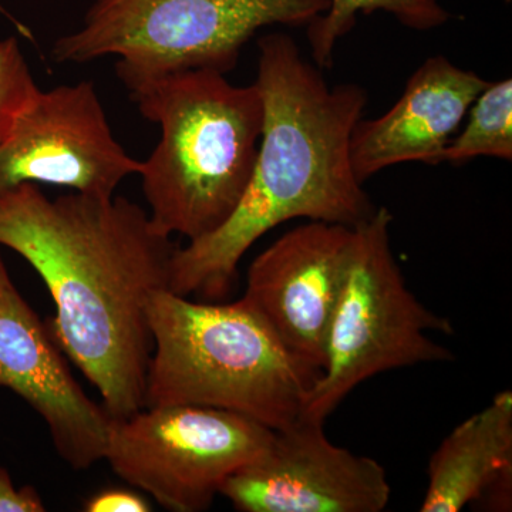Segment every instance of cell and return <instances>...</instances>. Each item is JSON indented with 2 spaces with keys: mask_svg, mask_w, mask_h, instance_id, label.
Masks as SVG:
<instances>
[{
  "mask_svg": "<svg viewBox=\"0 0 512 512\" xmlns=\"http://www.w3.org/2000/svg\"><path fill=\"white\" fill-rule=\"evenodd\" d=\"M0 247L33 266L55 303L49 328L111 419L146 407L148 302L168 289L177 251L140 205L37 184L0 192Z\"/></svg>",
  "mask_w": 512,
  "mask_h": 512,
  "instance_id": "1",
  "label": "cell"
},
{
  "mask_svg": "<svg viewBox=\"0 0 512 512\" xmlns=\"http://www.w3.org/2000/svg\"><path fill=\"white\" fill-rule=\"evenodd\" d=\"M256 87L264 130L251 180L220 228L178 247L168 289L221 301L258 239L292 220L353 227L375 207L357 180L350 141L367 93L357 84L330 87L318 67L285 33L259 40Z\"/></svg>",
  "mask_w": 512,
  "mask_h": 512,
  "instance_id": "2",
  "label": "cell"
},
{
  "mask_svg": "<svg viewBox=\"0 0 512 512\" xmlns=\"http://www.w3.org/2000/svg\"><path fill=\"white\" fill-rule=\"evenodd\" d=\"M130 93L161 128L138 174L151 220L188 242L211 234L238 207L254 171L265 117L258 87L235 86L217 70L188 69Z\"/></svg>",
  "mask_w": 512,
  "mask_h": 512,
  "instance_id": "3",
  "label": "cell"
},
{
  "mask_svg": "<svg viewBox=\"0 0 512 512\" xmlns=\"http://www.w3.org/2000/svg\"><path fill=\"white\" fill-rule=\"evenodd\" d=\"M147 312L146 407H214L272 430L301 417L322 372L289 353L244 298L194 302L161 289Z\"/></svg>",
  "mask_w": 512,
  "mask_h": 512,
  "instance_id": "4",
  "label": "cell"
},
{
  "mask_svg": "<svg viewBox=\"0 0 512 512\" xmlns=\"http://www.w3.org/2000/svg\"><path fill=\"white\" fill-rule=\"evenodd\" d=\"M330 0H94L83 26L59 37V63L117 57L128 90L188 69L228 73L242 47L272 25L308 26Z\"/></svg>",
  "mask_w": 512,
  "mask_h": 512,
  "instance_id": "5",
  "label": "cell"
},
{
  "mask_svg": "<svg viewBox=\"0 0 512 512\" xmlns=\"http://www.w3.org/2000/svg\"><path fill=\"white\" fill-rule=\"evenodd\" d=\"M386 207L353 225L348 264L326 342L325 366L302 417L325 421L359 384L380 373L454 360L430 338L451 335L450 320L430 311L410 291L392 245Z\"/></svg>",
  "mask_w": 512,
  "mask_h": 512,
  "instance_id": "6",
  "label": "cell"
},
{
  "mask_svg": "<svg viewBox=\"0 0 512 512\" xmlns=\"http://www.w3.org/2000/svg\"><path fill=\"white\" fill-rule=\"evenodd\" d=\"M274 431L214 407H144L111 420L104 460L165 510L201 512L235 471L264 453Z\"/></svg>",
  "mask_w": 512,
  "mask_h": 512,
  "instance_id": "7",
  "label": "cell"
},
{
  "mask_svg": "<svg viewBox=\"0 0 512 512\" xmlns=\"http://www.w3.org/2000/svg\"><path fill=\"white\" fill-rule=\"evenodd\" d=\"M141 161L111 133L92 82L39 87L13 117L0 144V192L49 184L80 194L113 197Z\"/></svg>",
  "mask_w": 512,
  "mask_h": 512,
  "instance_id": "8",
  "label": "cell"
},
{
  "mask_svg": "<svg viewBox=\"0 0 512 512\" xmlns=\"http://www.w3.org/2000/svg\"><path fill=\"white\" fill-rule=\"evenodd\" d=\"M325 421L298 417L274 431L261 456L222 485L241 512H380L392 495L375 458L335 446Z\"/></svg>",
  "mask_w": 512,
  "mask_h": 512,
  "instance_id": "9",
  "label": "cell"
},
{
  "mask_svg": "<svg viewBox=\"0 0 512 512\" xmlns=\"http://www.w3.org/2000/svg\"><path fill=\"white\" fill-rule=\"evenodd\" d=\"M353 227L306 221L256 256L245 299L301 362L322 372Z\"/></svg>",
  "mask_w": 512,
  "mask_h": 512,
  "instance_id": "10",
  "label": "cell"
},
{
  "mask_svg": "<svg viewBox=\"0 0 512 512\" xmlns=\"http://www.w3.org/2000/svg\"><path fill=\"white\" fill-rule=\"evenodd\" d=\"M64 356L0 254V389L18 394L45 420L63 461L87 470L104 460L113 419L83 392Z\"/></svg>",
  "mask_w": 512,
  "mask_h": 512,
  "instance_id": "11",
  "label": "cell"
},
{
  "mask_svg": "<svg viewBox=\"0 0 512 512\" xmlns=\"http://www.w3.org/2000/svg\"><path fill=\"white\" fill-rule=\"evenodd\" d=\"M490 82L443 56L421 64L383 116L360 119L350 141L357 180L403 163L441 164L474 101Z\"/></svg>",
  "mask_w": 512,
  "mask_h": 512,
  "instance_id": "12",
  "label": "cell"
},
{
  "mask_svg": "<svg viewBox=\"0 0 512 512\" xmlns=\"http://www.w3.org/2000/svg\"><path fill=\"white\" fill-rule=\"evenodd\" d=\"M421 512H458L487 501L490 510L511 507L512 393H498L441 441L427 468Z\"/></svg>",
  "mask_w": 512,
  "mask_h": 512,
  "instance_id": "13",
  "label": "cell"
},
{
  "mask_svg": "<svg viewBox=\"0 0 512 512\" xmlns=\"http://www.w3.org/2000/svg\"><path fill=\"white\" fill-rule=\"evenodd\" d=\"M386 12L413 30L440 28L450 13L439 0H330L329 8L308 25L313 62L320 69L333 63V52L343 36L355 28L357 15Z\"/></svg>",
  "mask_w": 512,
  "mask_h": 512,
  "instance_id": "14",
  "label": "cell"
},
{
  "mask_svg": "<svg viewBox=\"0 0 512 512\" xmlns=\"http://www.w3.org/2000/svg\"><path fill=\"white\" fill-rule=\"evenodd\" d=\"M470 117L444 150L441 163L466 164L478 157L512 160V82L488 84L468 110Z\"/></svg>",
  "mask_w": 512,
  "mask_h": 512,
  "instance_id": "15",
  "label": "cell"
},
{
  "mask_svg": "<svg viewBox=\"0 0 512 512\" xmlns=\"http://www.w3.org/2000/svg\"><path fill=\"white\" fill-rule=\"evenodd\" d=\"M36 89L18 39L0 40V144L5 140L13 117Z\"/></svg>",
  "mask_w": 512,
  "mask_h": 512,
  "instance_id": "16",
  "label": "cell"
},
{
  "mask_svg": "<svg viewBox=\"0 0 512 512\" xmlns=\"http://www.w3.org/2000/svg\"><path fill=\"white\" fill-rule=\"evenodd\" d=\"M86 512H150L153 507L144 495L128 488H104L87 498Z\"/></svg>",
  "mask_w": 512,
  "mask_h": 512,
  "instance_id": "17",
  "label": "cell"
},
{
  "mask_svg": "<svg viewBox=\"0 0 512 512\" xmlns=\"http://www.w3.org/2000/svg\"><path fill=\"white\" fill-rule=\"evenodd\" d=\"M42 497L32 485L16 487L6 468L0 466V512H45Z\"/></svg>",
  "mask_w": 512,
  "mask_h": 512,
  "instance_id": "18",
  "label": "cell"
}]
</instances>
